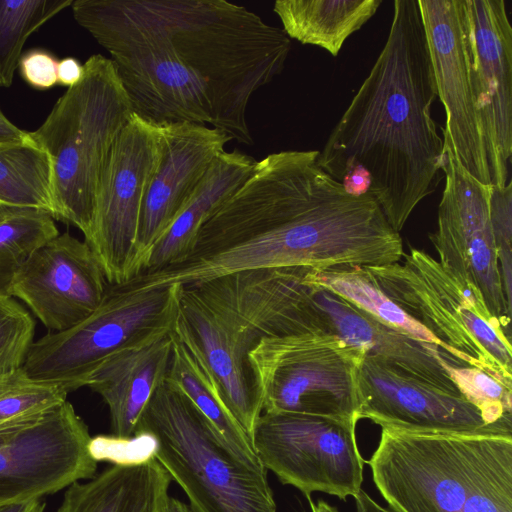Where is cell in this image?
<instances>
[{"label":"cell","instance_id":"cell-10","mask_svg":"<svg viewBox=\"0 0 512 512\" xmlns=\"http://www.w3.org/2000/svg\"><path fill=\"white\" fill-rule=\"evenodd\" d=\"M181 285L132 288L109 285L99 306L75 326L34 341L23 364L32 379L59 382L71 391L128 342L162 327L178 314Z\"/></svg>","mask_w":512,"mask_h":512},{"label":"cell","instance_id":"cell-2","mask_svg":"<svg viewBox=\"0 0 512 512\" xmlns=\"http://www.w3.org/2000/svg\"><path fill=\"white\" fill-rule=\"evenodd\" d=\"M318 150L271 153L203 223L181 262L127 285H188L255 269L379 266L402 260L400 233L370 193L349 194Z\"/></svg>","mask_w":512,"mask_h":512},{"label":"cell","instance_id":"cell-18","mask_svg":"<svg viewBox=\"0 0 512 512\" xmlns=\"http://www.w3.org/2000/svg\"><path fill=\"white\" fill-rule=\"evenodd\" d=\"M109 283L85 241L68 232L36 249L16 274L10 296L53 332L67 330L101 303Z\"/></svg>","mask_w":512,"mask_h":512},{"label":"cell","instance_id":"cell-35","mask_svg":"<svg viewBox=\"0 0 512 512\" xmlns=\"http://www.w3.org/2000/svg\"><path fill=\"white\" fill-rule=\"evenodd\" d=\"M21 76L36 89H49L58 82V61L43 50H32L19 61Z\"/></svg>","mask_w":512,"mask_h":512},{"label":"cell","instance_id":"cell-8","mask_svg":"<svg viewBox=\"0 0 512 512\" xmlns=\"http://www.w3.org/2000/svg\"><path fill=\"white\" fill-rule=\"evenodd\" d=\"M403 257V263L364 267L385 295L424 326L447 354L512 388L511 337L483 297L425 251L411 247Z\"/></svg>","mask_w":512,"mask_h":512},{"label":"cell","instance_id":"cell-27","mask_svg":"<svg viewBox=\"0 0 512 512\" xmlns=\"http://www.w3.org/2000/svg\"><path fill=\"white\" fill-rule=\"evenodd\" d=\"M309 271L317 283L347 299L384 324L443 350L440 342L424 326L408 316L385 295L364 266L309 268Z\"/></svg>","mask_w":512,"mask_h":512},{"label":"cell","instance_id":"cell-26","mask_svg":"<svg viewBox=\"0 0 512 512\" xmlns=\"http://www.w3.org/2000/svg\"><path fill=\"white\" fill-rule=\"evenodd\" d=\"M0 204L41 209L55 219L51 161L33 140L0 144Z\"/></svg>","mask_w":512,"mask_h":512},{"label":"cell","instance_id":"cell-33","mask_svg":"<svg viewBox=\"0 0 512 512\" xmlns=\"http://www.w3.org/2000/svg\"><path fill=\"white\" fill-rule=\"evenodd\" d=\"M490 222L497 260L509 306L512 307V182L492 185L489 197Z\"/></svg>","mask_w":512,"mask_h":512},{"label":"cell","instance_id":"cell-6","mask_svg":"<svg viewBox=\"0 0 512 512\" xmlns=\"http://www.w3.org/2000/svg\"><path fill=\"white\" fill-rule=\"evenodd\" d=\"M133 115L110 58L90 56L81 79L67 88L32 140L50 158L55 219L90 230L99 179L110 151Z\"/></svg>","mask_w":512,"mask_h":512},{"label":"cell","instance_id":"cell-15","mask_svg":"<svg viewBox=\"0 0 512 512\" xmlns=\"http://www.w3.org/2000/svg\"><path fill=\"white\" fill-rule=\"evenodd\" d=\"M417 4L437 96L445 110L443 141L468 173L490 185L484 131L472 85L464 0H417Z\"/></svg>","mask_w":512,"mask_h":512},{"label":"cell","instance_id":"cell-23","mask_svg":"<svg viewBox=\"0 0 512 512\" xmlns=\"http://www.w3.org/2000/svg\"><path fill=\"white\" fill-rule=\"evenodd\" d=\"M171 481L155 458L112 464L66 488L56 512H164Z\"/></svg>","mask_w":512,"mask_h":512},{"label":"cell","instance_id":"cell-24","mask_svg":"<svg viewBox=\"0 0 512 512\" xmlns=\"http://www.w3.org/2000/svg\"><path fill=\"white\" fill-rule=\"evenodd\" d=\"M256 163L253 157L237 149L219 154L199 188L153 247L140 274L154 272L185 259L203 223L247 180Z\"/></svg>","mask_w":512,"mask_h":512},{"label":"cell","instance_id":"cell-32","mask_svg":"<svg viewBox=\"0 0 512 512\" xmlns=\"http://www.w3.org/2000/svg\"><path fill=\"white\" fill-rule=\"evenodd\" d=\"M35 320L12 296L0 295V377L23 367Z\"/></svg>","mask_w":512,"mask_h":512},{"label":"cell","instance_id":"cell-12","mask_svg":"<svg viewBox=\"0 0 512 512\" xmlns=\"http://www.w3.org/2000/svg\"><path fill=\"white\" fill-rule=\"evenodd\" d=\"M354 420L262 413L251 439L264 468L310 500L324 492L346 500L362 489L364 459Z\"/></svg>","mask_w":512,"mask_h":512},{"label":"cell","instance_id":"cell-22","mask_svg":"<svg viewBox=\"0 0 512 512\" xmlns=\"http://www.w3.org/2000/svg\"><path fill=\"white\" fill-rule=\"evenodd\" d=\"M166 382L190 401L239 461L251 469L267 471L250 438L228 409L216 377L178 314L172 331V354Z\"/></svg>","mask_w":512,"mask_h":512},{"label":"cell","instance_id":"cell-28","mask_svg":"<svg viewBox=\"0 0 512 512\" xmlns=\"http://www.w3.org/2000/svg\"><path fill=\"white\" fill-rule=\"evenodd\" d=\"M57 235L50 213L0 204V295L10 296L18 271L36 249Z\"/></svg>","mask_w":512,"mask_h":512},{"label":"cell","instance_id":"cell-4","mask_svg":"<svg viewBox=\"0 0 512 512\" xmlns=\"http://www.w3.org/2000/svg\"><path fill=\"white\" fill-rule=\"evenodd\" d=\"M304 268L246 270L181 285L178 319L250 440L261 416L248 373L250 350L264 337L323 335Z\"/></svg>","mask_w":512,"mask_h":512},{"label":"cell","instance_id":"cell-14","mask_svg":"<svg viewBox=\"0 0 512 512\" xmlns=\"http://www.w3.org/2000/svg\"><path fill=\"white\" fill-rule=\"evenodd\" d=\"M85 422L67 400L0 434V505L42 499L96 475Z\"/></svg>","mask_w":512,"mask_h":512},{"label":"cell","instance_id":"cell-11","mask_svg":"<svg viewBox=\"0 0 512 512\" xmlns=\"http://www.w3.org/2000/svg\"><path fill=\"white\" fill-rule=\"evenodd\" d=\"M162 154L159 126L134 114L107 158L84 241L109 285L138 275V236L144 200Z\"/></svg>","mask_w":512,"mask_h":512},{"label":"cell","instance_id":"cell-37","mask_svg":"<svg viewBox=\"0 0 512 512\" xmlns=\"http://www.w3.org/2000/svg\"><path fill=\"white\" fill-rule=\"evenodd\" d=\"M32 140L30 132L15 126L0 109V144L27 142Z\"/></svg>","mask_w":512,"mask_h":512},{"label":"cell","instance_id":"cell-36","mask_svg":"<svg viewBox=\"0 0 512 512\" xmlns=\"http://www.w3.org/2000/svg\"><path fill=\"white\" fill-rule=\"evenodd\" d=\"M83 75V65L76 59L68 57L58 61L57 78L58 82L68 87L76 84Z\"/></svg>","mask_w":512,"mask_h":512},{"label":"cell","instance_id":"cell-13","mask_svg":"<svg viewBox=\"0 0 512 512\" xmlns=\"http://www.w3.org/2000/svg\"><path fill=\"white\" fill-rule=\"evenodd\" d=\"M443 153L445 184L437 228L429 239L443 269L477 291L492 317L511 337L512 307L504 295L490 222L491 184H483L468 173L444 141Z\"/></svg>","mask_w":512,"mask_h":512},{"label":"cell","instance_id":"cell-31","mask_svg":"<svg viewBox=\"0 0 512 512\" xmlns=\"http://www.w3.org/2000/svg\"><path fill=\"white\" fill-rule=\"evenodd\" d=\"M449 373L460 394L487 424L512 431V388L475 367L450 365Z\"/></svg>","mask_w":512,"mask_h":512},{"label":"cell","instance_id":"cell-1","mask_svg":"<svg viewBox=\"0 0 512 512\" xmlns=\"http://www.w3.org/2000/svg\"><path fill=\"white\" fill-rule=\"evenodd\" d=\"M72 13L109 53L133 113L154 124L190 122L254 144L252 95L280 75L283 29L225 0H74Z\"/></svg>","mask_w":512,"mask_h":512},{"label":"cell","instance_id":"cell-21","mask_svg":"<svg viewBox=\"0 0 512 512\" xmlns=\"http://www.w3.org/2000/svg\"><path fill=\"white\" fill-rule=\"evenodd\" d=\"M172 326L150 331L105 358L86 385L109 408L112 435L131 438L156 390L165 382L172 354Z\"/></svg>","mask_w":512,"mask_h":512},{"label":"cell","instance_id":"cell-39","mask_svg":"<svg viewBox=\"0 0 512 512\" xmlns=\"http://www.w3.org/2000/svg\"><path fill=\"white\" fill-rule=\"evenodd\" d=\"M164 512H194L190 505L174 497H168Z\"/></svg>","mask_w":512,"mask_h":512},{"label":"cell","instance_id":"cell-38","mask_svg":"<svg viewBox=\"0 0 512 512\" xmlns=\"http://www.w3.org/2000/svg\"><path fill=\"white\" fill-rule=\"evenodd\" d=\"M45 507L42 499H36L25 503L0 505V512H45Z\"/></svg>","mask_w":512,"mask_h":512},{"label":"cell","instance_id":"cell-29","mask_svg":"<svg viewBox=\"0 0 512 512\" xmlns=\"http://www.w3.org/2000/svg\"><path fill=\"white\" fill-rule=\"evenodd\" d=\"M68 385L30 378L23 368L0 377V434L33 423L67 400Z\"/></svg>","mask_w":512,"mask_h":512},{"label":"cell","instance_id":"cell-16","mask_svg":"<svg viewBox=\"0 0 512 512\" xmlns=\"http://www.w3.org/2000/svg\"><path fill=\"white\" fill-rule=\"evenodd\" d=\"M360 419L411 432L511 437L487 424L464 397L414 378L382 358L365 355L358 372Z\"/></svg>","mask_w":512,"mask_h":512},{"label":"cell","instance_id":"cell-3","mask_svg":"<svg viewBox=\"0 0 512 512\" xmlns=\"http://www.w3.org/2000/svg\"><path fill=\"white\" fill-rule=\"evenodd\" d=\"M436 97L417 0H396L386 43L317 163L338 182L351 170L366 173L369 193L398 233L443 178Z\"/></svg>","mask_w":512,"mask_h":512},{"label":"cell","instance_id":"cell-40","mask_svg":"<svg viewBox=\"0 0 512 512\" xmlns=\"http://www.w3.org/2000/svg\"><path fill=\"white\" fill-rule=\"evenodd\" d=\"M311 512H340L337 507L327 503L325 500H318L316 503L312 499L308 500Z\"/></svg>","mask_w":512,"mask_h":512},{"label":"cell","instance_id":"cell-17","mask_svg":"<svg viewBox=\"0 0 512 512\" xmlns=\"http://www.w3.org/2000/svg\"><path fill=\"white\" fill-rule=\"evenodd\" d=\"M464 13L491 184L505 185L512 155V27L503 0H464Z\"/></svg>","mask_w":512,"mask_h":512},{"label":"cell","instance_id":"cell-20","mask_svg":"<svg viewBox=\"0 0 512 512\" xmlns=\"http://www.w3.org/2000/svg\"><path fill=\"white\" fill-rule=\"evenodd\" d=\"M309 268L304 269V279L323 312L329 335L362 349L366 355L382 358L405 374L461 395L449 366H464L463 363L436 346L395 330L323 287L311 277Z\"/></svg>","mask_w":512,"mask_h":512},{"label":"cell","instance_id":"cell-30","mask_svg":"<svg viewBox=\"0 0 512 512\" xmlns=\"http://www.w3.org/2000/svg\"><path fill=\"white\" fill-rule=\"evenodd\" d=\"M73 0H0V87L11 86L26 40Z\"/></svg>","mask_w":512,"mask_h":512},{"label":"cell","instance_id":"cell-34","mask_svg":"<svg viewBox=\"0 0 512 512\" xmlns=\"http://www.w3.org/2000/svg\"><path fill=\"white\" fill-rule=\"evenodd\" d=\"M89 449L97 462L106 460L113 464H135L155 458L156 440L146 433L135 434L131 438L96 436L91 438Z\"/></svg>","mask_w":512,"mask_h":512},{"label":"cell","instance_id":"cell-5","mask_svg":"<svg viewBox=\"0 0 512 512\" xmlns=\"http://www.w3.org/2000/svg\"><path fill=\"white\" fill-rule=\"evenodd\" d=\"M397 512H512V438L381 428L367 461Z\"/></svg>","mask_w":512,"mask_h":512},{"label":"cell","instance_id":"cell-19","mask_svg":"<svg viewBox=\"0 0 512 512\" xmlns=\"http://www.w3.org/2000/svg\"><path fill=\"white\" fill-rule=\"evenodd\" d=\"M162 154L148 188L139 227L138 275L155 244L199 188L231 141L224 132L190 122L159 124Z\"/></svg>","mask_w":512,"mask_h":512},{"label":"cell","instance_id":"cell-25","mask_svg":"<svg viewBox=\"0 0 512 512\" xmlns=\"http://www.w3.org/2000/svg\"><path fill=\"white\" fill-rule=\"evenodd\" d=\"M381 0H277L274 12L290 39L336 57L346 39L378 10Z\"/></svg>","mask_w":512,"mask_h":512},{"label":"cell","instance_id":"cell-7","mask_svg":"<svg viewBox=\"0 0 512 512\" xmlns=\"http://www.w3.org/2000/svg\"><path fill=\"white\" fill-rule=\"evenodd\" d=\"M139 433L155 438V459L185 492L194 512H276L267 471L239 461L166 380L144 409Z\"/></svg>","mask_w":512,"mask_h":512},{"label":"cell","instance_id":"cell-9","mask_svg":"<svg viewBox=\"0 0 512 512\" xmlns=\"http://www.w3.org/2000/svg\"><path fill=\"white\" fill-rule=\"evenodd\" d=\"M365 355L336 336L262 338L247 355L258 413H299L358 422V372Z\"/></svg>","mask_w":512,"mask_h":512}]
</instances>
